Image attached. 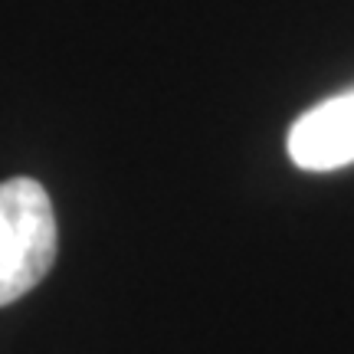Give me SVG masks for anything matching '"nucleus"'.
Returning <instances> with one entry per match:
<instances>
[{
    "instance_id": "f257e3e1",
    "label": "nucleus",
    "mask_w": 354,
    "mask_h": 354,
    "mask_svg": "<svg viewBox=\"0 0 354 354\" xmlns=\"http://www.w3.org/2000/svg\"><path fill=\"white\" fill-rule=\"evenodd\" d=\"M59 230L46 187L33 177L0 184V305L37 289L56 263Z\"/></svg>"
},
{
    "instance_id": "f03ea898",
    "label": "nucleus",
    "mask_w": 354,
    "mask_h": 354,
    "mask_svg": "<svg viewBox=\"0 0 354 354\" xmlns=\"http://www.w3.org/2000/svg\"><path fill=\"white\" fill-rule=\"evenodd\" d=\"M286 148L292 165L302 171H338L354 165V88L299 115L289 128Z\"/></svg>"
}]
</instances>
